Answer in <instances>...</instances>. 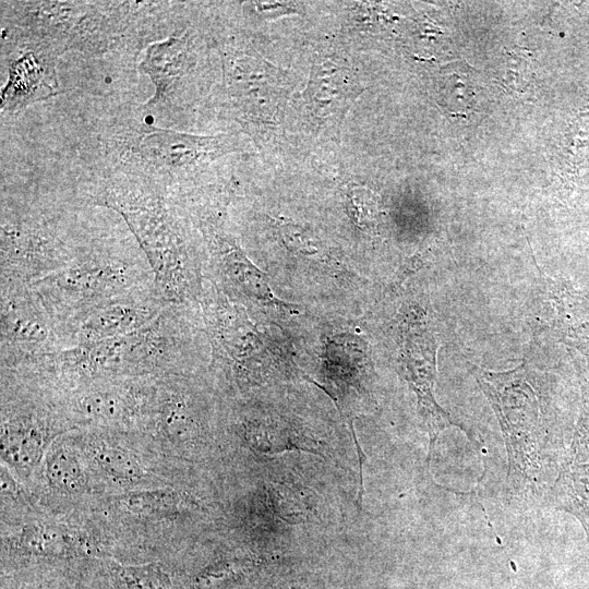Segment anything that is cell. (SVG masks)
<instances>
[{"label":"cell","mask_w":589,"mask_h":589,"mask_svg":"<svg viewBox=\"0 0 589 589\" xmlns=\"http://www.w3.org/2000/svg\"><path fill=\"white\" fill-rule=\"evenodd\" d=\"M209 329L221 354L239 373L264 378L292 364L275 345L228 301L219 299L209 315Z\"/></svg>","instance_id":"5b68a950"},{"label":"cell","mask_w":589,"mask_h":589,"mask_svg":"<svg viewBox=\"0 0 589 589\" xmlns=\"http://www.w3.org/2000/svg\"><path fill=\"white\" fill-rule=\"evenodd\" d=\"M2 314V327L12 338L24 341H39L45 338L46 326L31 306L13 302Z\"/></svg>","instance_id":"e0dca14e"},{"label":"cell","mask_w":589,"mask_h":589,"mask_svg":"<svg viewBox=\"0 0 589 589\" xmlns=\"http://www.w3.org/2000/svg\"><path fill=\"white\" fill-rule=\"evenodd\" d=\"M251 12L263 20L275 19L285 14L298 12L297 5L292 2H251Z\"/></svg>","instance_id":"7402d4cb"},{"label":"cell","mask_w":589,"mask_h":589,"mask_svg":"<svg viewBox=\"0 0 589 589\" xmlns=\"http://www.w3.org/2000/svg\"><path fill=\"white\" fill-rule=\"evenodd\" d=\"M93 454L99 466L117 478L134 479L141 476L139 464L124 450L103 444L95 447Z\"/></svg>","instance_id":"d6986e66"},{"label":"cell","mask_w":589,"mask_h":589,"mask_svg":"<svg viewBox=\"0 0 589 589\" xmlns=\"http://www.w3.org/2000/svg\"><path fill=\"white\" fill-rule=\"evenodd\" d=\"M470 369L500 422L508 455V477L514 481L534 479L541 469V411L526 365L504 372L473 364Z\"/></svg>","instance_id":"7a4b0ae2"},{"label":"cell","mask_w":589,"mask_h":589,"mask_svg":"<svg viewBox=\"0 0 589 589\" xmlns=\"http://www.w3.org/2000/svg\"><path fill=\"white\" fill-rule=\"evenodd\" d=\"M361 91L356 73L346 61L321 57L311 68L302 93L303 105L317 125L335 129Z\"/></svg>","instance_id":"9c48e42d"},{"label":"cell","mask_w":589,"mask_h":589,"mask_svg":"<svg viewBox=\"0 0 589 589\" xmlns=\"http://www.w3.org/2000/svg\"><path fill=\"white\" fill-rule=\"evenodd\" d=\"M5 457L15 466H32L41 450V435L32 426H15L7 430L2 436Z\"/></svg>","instance_id":"2e32d148"},{"label":"cell","mask_w":589,"mask_h":589,"mask_svg":"<svg viewBox=\"0 0 589 589\" xmlns=\"http://www.w3.org/2000/svg\"><path fill=\"white\" fill-rule=\"evenodd\" d=\"M550 495L555 508L578 519L589 541V377L581 385L573 438Z\"/></svg>","instance_id":"ba28073f"},{"label":"cell","mask_w":589,"mask_h":589,"mask_svg":"<svg viewBox=\"0 0 589 589\" xmlns=\"http://www.w3.org/2000/svg\"><path fill=\"white\" fill-rule=\"evenodd\" d=\"M128 280L125 266L87 262L58 273L48 285L60 297L79 301L109 297L123 289Z\"/></svg>","instance_id":"7c38bea8"},{"label":"cell","mask_w":589,"mask_h":589,"mask_svg":"<svg viewBox=\"0 0 589 589\" xmlns=\"http://www.w3.org/2000/svg\"><path fill=\"white\" fill-rule=\"evenodd\" d=\"M153 184L137 173H115L99 189L96 203L124 218L146 253L160 292L178 300L190 288L188 254L179 228Z\"/></svg>","instance_id":"6da1fadb"},{"label":"cell","mask_w":589,"mask_h":589,"mask_svg":"<svg viewBox=\"0 0 589 589\" xmlns=\"http://www.w3.org/2000/svg\"><path fill=\"white\" fill-rule=\"evenodd\" d=\"M152 316L145 308L113 304L92 312L81 326L83 341L100 340L130 335L139 330Z\"/></svg>","instance_id":"5bb4252c"},{"label":"cell","mask_w":589,"mask_h":589,"mask_svg":"<svg viewBox=\"0 0 589 589\" xmlns=\"http://www.w3.org/2000/svg\"><path fill=\"white\" fill-rule=\"evenodd\" d=\"M47 478L57 489L75 490L82 481L80 464L73 453L67 448L55 449L47 459Z\"/></svg>","instance_id":"ac0fdd59"},{"label":"cell","mask_w":589,"mask_h":589,"mask_svg":"<svg viewBox=\"0 0 589 589\" xmlns=\"http://www.w3.org/2000/svg\"><path fill=\"white\" fill-rule=\"evenodd\" d=\"M8 80L1 89V112L13 116L59 93L57 56L28 46H12Z\"/></svg>","instance_id":"30bf717a"},{"label":"cell","mask_w":589,"mask_h":589,"mask_svg":"<svg viewBox=\"0 0 589 589\" xmlns=\"http://www.w3.org/2000/svg\"><path fill=\"white\" fill-rule=\"evenodd\" d=\"M548 284L562 340L589 357V296L564 280Z\"/></svg>","instance_id":"4fadbf2b"},{"label":"cell","mask_w":589,"mask_h":589,"mask_svg":"<svg viewBox=\"0 0 589 589\" xmlns=\"http://www.w3.org/2000/svg\"><path fill=\"white\" fill-rule=\"evenodd\" d=\"M117 142L123 170L153 181L171 180L239 149L232 134L196 135L149 125L131 129Z\"/></svg>","instance_id":"3957f363"},{"label":"cell","mask_w":589,"mask_h":589,"mask_svg":"<svg viewBox=\"0 0 589 589\" xmlns=\"http://www.w3.org/2000/svg\"><path fill=\"white\" fill-rule=\"evenodd\" d=\"M82 408L94 418L109 419L119 417L125 407L122 396L105 392L87 396Z\"/></svg>","instance_id":"ffe728a7"},{"label":"cell","mask_w":589,"mask_h":589,"mask_svg":"<svg viewBox=\"0 0 589 589\" xmlns=\"http://www.w3.org/2000/svg\"><path fill=\"white\" fill-rule=\"evenodd\" d=\"M397 362L400 374L417 397L418 413L430 437V454L440 433L455 423L434 396L437 342L424 309L404 308L396 327Z\"/></svg>","instance_id":"277c9868"},{"label":"cell","mask_w":589,"mask_h":589,"mask_svg":"<svg viewBox=\"0 0 589 589\" xmlns=\"http://www.w3.org/2000/svg\"><path fill=\"white\" fill-rule=\"evenodd\" d=\"M351 205L354 209V217L359 225L371 227L378 217L376 201L372 196L359 195L352 199Z\"/></svg>","instance_id":"44dd1931"},{"label":"cell","mask_w":589,"mask_h":589,"mask_svg":"<svg viewBox=\"0 0 589 589\" xmlns=\"http://www.w3.org/2000/svg\"><path fill=\"white\" fill-rule=\"evenodd\" d=\"M225 84L231 106L241 121L262 123L274 120L288 92L283 72L262 57L236 51L224 62Z\"/></svg>","instance_id":"8992f818"},{"label":"cell","mask_w":589,"mask_h":589,"mask_svg":"<svg viewBox=\"0 0 589 589\" xmlns=\"http://www.w3.org/2000/svg\"><path fill=\"white\" fill-rule=\"evenodd\" d=\"M277 231L283 244L292 254L310 263H316L320 267H322L321 265L337 267L325 247L303 228L284 223L278 226Z\"/></svg>","instance_id":"9a60e30c"},{"label":"cell","mask_w":589,"mask_h":589,"mask_svg":"<svg viewBox=\"0 0 589 589\" xmlns=\"http://www.w3.org/2000/svg\"><path fill=\"white\" fill-rule=\"evenodd\" d=\"M207 233L221 275L235 291L261 306L287 314L297 312L296 305L275 296L266 275L247 257L230 237L213 228H209Z\"/></svg>","instance_id":"8fae6325"},{"label":"cell","mask_w":589,"mask_h":589,"mask_svg":"<svg viewBox=\"0 0 589 589\" xmlns=\"http://www.w3.org/2000/svg\"><path fill=\"white\" fill-rule=\"evenodd\" d=\"M192 37L185 33L149 44L140 70L154 84L155 92L146 108L155 116L171 117L179 107L187 82L196 65Z\"/></svg>","instance_id":"52a82bcc"}]
</instances>
